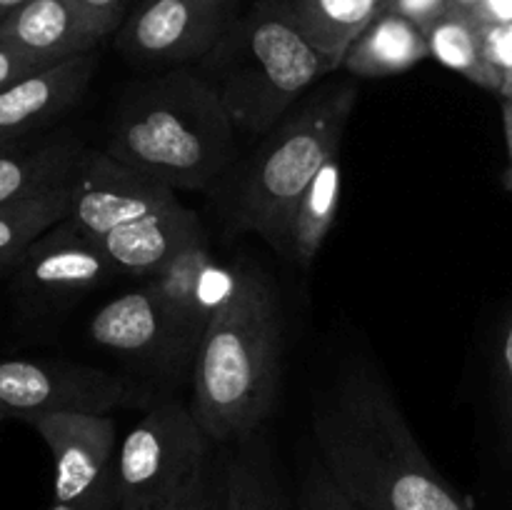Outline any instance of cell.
Listing matches in <instances>:
<instances>
[{"mask_svg":"<svg viewBox=\"0 0 512 510\" xmlns=\"http://www.w3.org/2000/svg\"><path fill=\"white\" fill-rule=\"evenodd\" d=\"M318 460L360 510H473L420 448L388 385L345 370L313 415Z\"/></svg>","mask_w":512,"mask_h":510,"instance_id":"obj_1","label":"cell"},{"mask_svg":"<svg viewBox=\"0 0 512 510\" xmlns=\"http://www.w3.org/2000/svg\"><path fill=\"white\" fill-rule=\"evenodd\" d=\"M280 343L273 283L255 265H240L210 303L193 358L190 410L213 443L260 433L278 398Z\"/></svg>","mask_w":512,"mask_h":510,"instance_id":"obj_2","label":"cell"},{"mask_svg":"<svg viewBox=\"0 0 512 510\" xmlns=\"http://www.w3.org/2000/svg\"><path fill=\"white\" fill-rule=\"evenodd\" d=\"M235 143L218 93L188 65L125 90L103 150L180 193L213 190L233 165Z\"/></svg>","mask_w":512,"mask_h":510,"instance_id":"obj_3","label":"cell"},{"mask_svg":"<svg viewBox=\"0 0 512 510\" xmlns=\"http://www.w3.org/2000/svg\"><path fill=\"white\" fill-rule=\"evenodd\" d=\"M193 68L218 93L235 130L258 138L338 70L305 38L283 0H258Z\"/></svg>","mask_w":512,"mask_h":510,"instance_id":"obj_4","label":"cell"},{"mask_svg":"<svg viewBox=\"0 0 512 510\" xmlns=\"http://www.w3.org/2000/svg\"><path fill=\"white\" fill-rule=\"evenodd\" d=\"M358 103L355 85H328L295 105L263 138L240 173L233 223L280 253L290 213L330 155L340 153L345 125Z\"/></svg>","mask_w":512,"mask_h":510,"instance_id":"obj_5","label":"cell"},{"mask_svg":"<svg viewBox=\"0 0 512 510\" xmlns=\"http://www.w3.org/2000/svg\"><path fill=\"white\" fill-rule=\"evenodd\" d=\"M210 443L185 405L163 403L150 410L120 440L118 510H170L203 493L213 468Z\"/></svg>","mask_w":512,"mask_h":510,"instance_id":"obj_6","label":"cell"},{"mask_svg":"<svg viewBox=\"0 0 512 510\" xmlns=\"http://www.w3.org/2000/svg\"><path fill=\"white\" fill-rule=\"evenodd\" d=\"M235 10L238 0H140L115 33V48L135 65L188 68L218 45Z\"/></svg>","mask_w":512,"mask_h":510,"instance_id":"obj_7","label":"cell"},{"mask_svg":"<svg viewBox=\"0 0 512 510\" xmlns=\"http://www.w3.org/2000/svg\"><path fill=\"white\" fill-rule=\"evenodd\" d=\"M130 400L118 375L90 365L0 360V418L50 413H110Z\"/></svg>","mask_w":512,"mask_h":510,"instance_id":"obj_8","label":"cell"},{"mask_svg":"<svg viewBox=\"0 0 512 510\" xmlns=\"http://www.w3.org/2000/svg\"><path fill=\"white\" fill-rule=\"evenodd\" d=\"M53 453L55 503L118 495V423L108 413H50L28 420Z\"/></svg>","mask_w":512,"mask_h":510,"instance_id":"obj_9","label":"cell"},{"mask_svg":"<svg viewBox=\"0 0 512 510\" xmlns=\"http://www.w3.org/2000/svg\"><path fill=\"white\" fill-rule=\"evenodd\" d=\"M173 203H178V193L165 183L105 150H88L70 183L68 220L103 238L110 230Z\"/></svg>","mask_w":512,"mask_h":510,"instance_id":"obj_10","label":"cell"},{"mask_svg":"<svg viewBox=\"0 0 512 510\" xmlns=\"http://www.w3.org/2000/svg\"><path fill=\"white\" fill-rule=\"evenodd\" d=\"M90 338L105 350L148 358L165 368H180L198 350L200 335L185 328L160 300L153 285L118 295L90 320Z\"/></svg>","mask_w":512,"mask_h":510,"instance_id":"obj_11","label":"cell"},{"mask_svg":"<svg viewBox=\"0 0 512 510\" xmlns=\"http://www.w3.org/2000/svg\"><path fill=\"white\" fill-rule=\"evenodd\" d=\"M18 268L20 283L48 298H78L118 273L98 238L68 218L40 235Z\"/></svg>","mask_w":512,"mask_h":510,"instance_id":"obj_12","label":"cell"},{"mask_svg":"<svg viewBox=\"0 0 512 510\" xmlns=\"http://www.w3.org/2000/svg\"><path fill=\"white\" fill-rule=\"evenodd\" d=\"M95 68V53H83L5 85L0 90V148L23 143L73 108L93 80Z\"/></svg>","mask_w":512,"mask_h":510,"instance_id":"obj_13","label":"cell"},{"mask_svg":"<svg viewBox=\"0 0 512 510\" xmlns=\"http://www.w3.org/2000/svg\"><path fill=\"white\" fill-rule=\"evenodd\" d=\"M100 40L78 0H28L0 23V43L23 53L40 68L93 53Z\"/></svg>","mask_w":512,"mask_h":510,"instance_id":"obj_14","label":"cell"},{"mask_svg":"<svg viewBox=\"0 0 512 510\" xmlns=\"http://www.w3.org/2000/svg\"><path fill=\"white\" fill-rule=\"evenodd\" d=\"M203 235L205 230L198 213L178 200L168 208L110 230L98 238V243L118 273L150 280L168 265L173 255Z\"/></svg>","mask_w":512,"mask_h":510,"instance_id":"obj_15","label":"cell"},{"mask_svg":"<svg viewBox=\"0 0 512 510\" xmlns=\"http://www.w3.org/2000/svg\"><path fill=\"white\" fill-rule=\"evenodd\" d=\"M228 445V453L210 468L205 510H288L273 458L258 443V433Z\"/></svg>","mask_w":512,"mask_h":510,"instance_id":"obj_16","label":"cell"},{"mask_svg":"<svg viewBox=\"0 0 512 510\" xmlns=\"http://www.w3.org/2000/svg\"><path fill=\"white\" fill-rule=\"evenodd\" d=\"M85 153L73 138L0 148V208L68 188Z\"/></svg>","mask_w":512,"mask_h":510,"instance_id":"obj_17","label":"cell"},{"mask_svg":"<svg viewBox=\"0 0 512 510\" xmlns=\"http://www.w3.org/2000/svg\"><path fill=\"white\" fill-rule=\"evenodd\" d=\"M430 58L425 30L380 10L345 53L343 68L358 78H390Z\"/></svg>","mask_w":512,"mask_h":510,"instance_id":"obj_18","label":"cell"},{"mask_svg":"<svg viewBox=\"0 0 512 510\" xmlns=\"http://www.w3.org/2000/svg\"><path fill=\"white\" fill-rule=\"evenodd\" d=\"M340 185H343V168H340V153H335L325 160L323 168L293 205L280 253L288 255L300 268H310L328 240L330 228L338 218Z\"/></svg>","mask_w":512,"mask_h":510,"instance_id":"obj_19","label":"cell"},{"mask_svg":"<svg viewBox=\"0 0 512 510\" xmlns=\"http://www.w3.org/2000/svg\"><path fill=\"white\" fill-rule=\"evenodd\" d=\"M305 38L335 65L343 68L345 53L385 0H283Z\"/></svg>","mask_w":512,"mask_h":510,"instance_id":"obj_20","label":"cell"},{"mask_svg":"<svg viewBox=\"0 0 512 510\" xmlns=\"http://www.w3.org/2000/svg\"><path fill=\"white\" fill-rule=\"evenodd\" d=\"M210 273L208 240L198 238L185 245L178 255L168 260L163 270L148 280L155 293L165 303V308L195 335H203L208 320L210 303L203 298L205 278Z\"/></svg>","mask_w":512,"mask_h":510,"instance_id":"obj_21","label":"cell"},{"mask_svg":"<svg viewBox=\"0 0 512 510\" xmlns=\"http://www.w3.org/2000/svg\"><path fill=\"white\" fill-rule=\"evenodd\" d=\"M425 38H428L430 58L465 75L470 83L498 93L503 78L485 60L483 33L470 15L448 8L443 18H438L425 30Z\"/></svg>","mask_w":512,"mask_h":510,"instance_id":"obj_22","label":"cell"},{"mask_svg":"<svg viewBox=\"0 0 512 510\" xmlns=\"http://www.w3.org/2000/svg\"><path fill=\"white\" fill-rule=\"evenodd\" d=\"M70 185L43 198L20 200L0 208V273L18 268L30 245L68 218Z\"/></svg>","mask_w":512,"mask_h":510,"instance_id":"obj_23","label":"cell"},{"mask_svg":"<svg viewBox=\"0 0 512 510\" xmlns=\"http://www.w3.org/2000/svg\"><path fill=\"white\" fill-rule=\"evenodd\" d=\"M493 400L498 415L500 443L512 458V308L498 330L493 353Z\"/></svg>","mask_w":512,"mask_h":510,"instance_id":"obj_24","label":"cell"},{"mask_svg":"<svg viewBox=\"0 0 512 510\" xmlns=\"http://www.w3.org/2000/svg\"><path fill=\"white\" fill-rule=\"evenodd\" d=\"M298 510H360L338 483L330 478L320 460H313L305 470L298 495Z\"/></svg>","mask_w":512,"mask_h":510,"instance_id":"obj_25","label":"cell"},{"mask_svg":"<svg viewBox=\"0 0 512 510\" xmlns=\"http://www.w3.org/2000/svg\"><path fill=\"white\" fill-rule=\"evenodd\" d=\"M78 5L83 8L85 18L93 25L95 33L105 40L108 35L118 33L120 25L125 23L130 0H78Z\"/></svg>","mask_w":512,"mask_h":510,"instance_id":"obj_26","label":"cell"},{"mask_svg":"<svg viewBox=\"0 0 512 510\" xmlns=\"http://www.w3.org/2000/svg\"><path fill=\"white\" fill-rule=\"evenodd\" d=\"M480 33H483L485 60L503 78L505 73L512 70V20H508V23L483 25Z\"/></svg>","mask_w":512,"mask_h":510,"instance_id":"obj_27","label":"cell"},{"mask_svg":"<svg viewBox=\"0 0 512 510\" xmlns=\"http://www.w3.org/2000/svg\"><path fill=\"white\" fill-rule=\"evenodd\" d=\"M450 8V0H385L383 10L400 15L418 25L420 30H428L438 18H443Z\"/></svg>","mask_w":512,"mask_h":510,"instance_id":"obj_28","label":"cell"},{"mask_svg":"<svg viewBox=\"0 0 512 510\" xmlns=\"http://www.w3.org/2000/svg\"><path fill=\"white\" fill-rule=\"evenodd\" d=\"M33 70H40V65L33 63L30 58H25L23 53H18V50L10 48V45L0 43V90H3L5 85L13 83V80L33 73Z\"/></svg>","mask_w":512,"mask_h":510,"instance_id":"obj_29","label":"cell"},{"mask_svg":"<svg viewBox=\"0 0 512 510\" xmlns=\"http://www.w3.org/2000/svg\"><path fill=\"white\" fill-rule=\"evenodd\" d=\"M470 18L483 28V25L508 23L512 20V0H480L478 8L473 10Z\"/></svg>","mask_w":512,"mask_h":510,"instance_id":"obj_30","label":"cell"},{"mask_svg":"<svg viewBox=\"0 0 512 510\" xmlns=\"http://www.w3.org/2000/svg\"><path fill=\"white\" fill-rule=\"evenodd\" d=\"M50 510H118V495H98V498L73 500V503H53Z\"/></svg>","mask_w":512,"mask_h":510,"instance_id":"obj_31","label":"cell"},{"mask_svg":"<svg viewBox=\"0 0 512 510\" xmlns=\"http://www.w3.org/2000/svg\"><path fill=\"white\" fill-rule=\"evenodd\" d=\"M503 128H505V143H508V153L512 160V100H503Z\"/></svg>","mask_w":512,"mask_h":510,"instance_id":"obj_32","label":"cell"},{"mask_svg":"<svg viewBox=\"0 0 512 510\" xmlns=\"http://www.w3.org/2000/svg\"><path fill=\"white\" fill-rule=\"evenodd\" d=\"M25 3H28V0H0V23L8 20L18 8H23Z\"/></svg>","mask_w":512,"mask_h":510,"instance_id":"obj_33","label":"cell"},{"mask_svg":"<svg viewBox=\"0 0 512 510\" xmlns=\"http://www.w3.org/2000/svg\"><path fill=\"white\" fill-rule=\"evenodd\" d=\"M210 480V478H208ZM205 498H208V485H205V490L200 495H195L193 500H188V503L178 505V508H170V510H205Z\"/></svg>","mask_w":512,"mask_h":510,"instance_id":"obj_34","label":"cell"},{"mask_svg":"<svg viewBox=\"0 0 512 510\" xmlns=\"http://www.w3.org/2000/svg\"><path fill=\"white\" fill-rule=\"evenodd\" d=\"M480 0H450V10H460L465 15H473V10L478 8Z\"/></svg>","mask_w":512,"mask_h":510,"instance_id":"obj_35","label":"cell"},{"mask_svg":"<svg viewBox=\"0 0 512 510\" xmlns=\"http://www.w3.org/2000/svg\"><path fill=\"white\" fill-rule=\"evenodd\" d=\"M498 95L503 100H512V70H510V73L503 75V85H500Z\"/></svg>","mask_w":512,"mask_h":510,"instance_id":"obj_36","label":"cell"},{"mask_svg":"<svg viewBox=\"0 0 512 510\" xmlns=\"http://www.w3.org/2000/svg\"><path fill=\"white\" fill-rule=\"evenodd\" d=\"M0 423H3V418H0Z\"/></svg>","mask_w":512,"mask_h":510,"instance_id":"obj_37","label":"cell"}]
</instances>
